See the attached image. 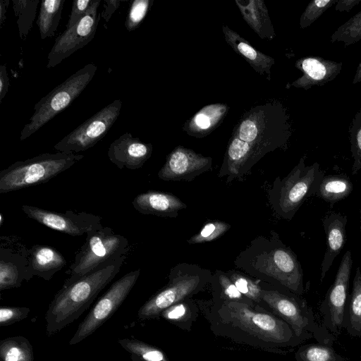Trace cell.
<instances>
[{
  "label": "cell",
  "instance_id": "obj_1",
  "mask_svg": "<svg viewBox=\"0 0 361 361\" xmlns=\"http://www.w3.org/2000/svg\"><path fill=\"white\" fill-rule=\"evenodd\" d=\"M291 135L286 108L279 102L253 106L235 126L218 176L238 178L266 154L283 147Z\"/></svg>",
  "mask_w": 361,
  "mask_h": 361
},
{
  "label": "cell",
  "instance_id": "obj_2",
  "mask_svg": "<svg viewBox=\"0 0 361 361\" xmlns=\"http://www.w3.org/2000/svg\"><path fill=\"white\" fill-rule=\"evenodd\" d=\"M126 255L67 285L62 286L45 314L46 334L52 336L73 322L118 273Z\"/></svg>",
  "mask_w": 361,
  "mask_h": 361
},
{
  "label": "cell",
  "instance_id": "obj_3",
  "mask_svg": "<svg viewBox=\"0 0 361 361\" xmlns=\"http://www.w3.org/2000/svg\"><path fill=\"white\" fill-rule=\"evenodd\" d=\"M240 258L245 262L236 263L252 275L274 281L298 295L304 293L301 264L293 251L279 239L272 238L271 244L257 247L254 245Z\"/></svg>",
  "mask_w": 361,
  "mask_h": 361
},
{
  "label": "cell",
  "instance_id": "obj_4",
  "mask_svg": "<svg viewBox=\"0 0 361 361\" xmlns=\"http://www.w3.org/2000/svg\"><path fill=\"white\" fill-rule=\"evenodd\" d=\"M219 313L226 323L265 343L285 347L304 342L282 319L253 305L224 301Z\"/></svg>",
  "mask_w": 361,
  "mask_h": 361
},
{
  "label": "cell",
  "instance_id": "obj_5",
  "mask_svg": "<svg viewBox=\"0 0 361 361\" xmlns=\"http://www.w3.org/2000/svg\"><path fill=\"white\" fill-rule=\"evenodd\" d=\"M83 157L84 155L78 154L44 153L16 161L0 171V194L46 183Z\"/></svg>",
  "mask_w": 361,
  "mask_h": 361
},
{
  "label": "cell",
  "instance_id": "obj_6",
  "mask_svg": "<svg viewBox=\"0 0 361 361\" xmlns=\"http://www.w3.org/2000/svg\"><path fill=\"white\" fill-rule=\"evenodd\" d=\"M68 271L67 286L99 269L111 264L129 251V242L112 228L102 226L88 232Z\"/></svg>",
  "mask_w": 361,
  "mask_h": 361
},
{
  "label": "cell",
  "instance_id": "obj_7",
  "mask_svg": "<svg viewBox=\"0 0 361 361\" xmlns=\"http://www.w3.org/2000/svg\"><path fill=\"white\" fill-rule=\"evenodd\" d=\"M324 176L317 162L305 165V156L283 178L277 177L270 192V202L281 218L290 220L305 200L316 195Z\"/></svg>",
  "mask_w": 361,
  "mask_h": 361
},
{
  "label": "cell",
  "instance_id": "obj_8",
  "mask_svg": "<svg viewBox=\"0 0 361 361\" xmlns=\"http://www.w3.org/2000/svg\"><path fill=\"white\" fill-rule=\"evenodd\" d=\"M262 302L273 314L286 322L295 336L305 341L314 338L319 343L331 344L334 336L315 320L313 312L303 298L288 289L262 290Z\"/></svg>",
  "mask_w": 361,
  "mask_h": 361
},
{
  "label": "cell",
  "instance_id": "obj_9",
  "mask_svg": "<svg viewBox=\"0 0 361 361\" xmlns=\"http://www.w3.org/2000/svg\"><path fill=\"white\" fill-rule=\"evenodd\" d=\"M97 66L88 63L57 85L34 106V112L20 132L23 141L58 114L63 111L81 94L94 76Z\"/></svg>",
  "mask_w": 361,
  "mask_h": 361
},
{
  "label": "cell",
  "instance_id": "obj_10",
  "mask_svg": "<svg viewBox=\"0 0 361 361\" xmlns=\"http://www.w3.org/2000/svg\"><path fill=\"white\" fill-rule=\"evenodd\" d=\"M209 275L200 267L187 264L171 269L168 284L141 306L138 319L157 318L167 308L200 291L208 282Z\"/></svg>",
  "mask_w": 361,
  "mask_h": 361
},
{
  "label": "cell",
  "instance_id": "obj_11",
  "mask_svg": "<svg viewBox=\"0 0 361 361\" xmlns=\"http://www.w3.org/2000/svg\"><path fill=\"white\" fill-rule=\"evenodd\" d=\"M140 274V269H138L126 274L114 282L79 324L69 345L81 342L113 316L135 285Z\"/></svg>",
  "mask_w": 361,
  "mask_h": 361
},
{
  "label": "cell",
  "instance_id": "obj_12",
  "mask_svg": "<svg viewBox=\"0 0 361 361\" xmlns=\"http://www.w3.org/2000/svg\"><path fill=\"white\" fill-rule=\"evenodd\" d=\"M121 106L120 99L113 101L63 137L54 145V149L75 154L92 147L107 134L118 119Z\"/></svg>",
  "mask_w": 361,
  "mask_h": 361
},
{
  "label": "cell",
  "instance_id": "obj_13",
  "mask_svg": "<svg viewBox=\"0 0 361 361\" xmlns=\"http://www.w3.org/2000/svg\"><path fill=\"white\" fill-rule=\"evenodd\" d=\"M100 3V0H94L86 14L56 37L47 56V68L55 67L93 39L101 18V13H97Z\"/></svg>",
  "mask_w": 361,
  "mask_h": 361
},
{
  "label": "cell",
  "instance_id": "obj_14",
  "mask_svg": "<svg viewBox=\"0 0 361 361\" xmlns=\"http://www.w3.org/2000/svg\"><path fill=\"white\" fill-rule=\"evenodd\" d=\"M353 259L350 250L343 256L332 285L320 305L323 326L331 333L338 334L343 327Z\"/></svg>",
  "mask_w": 361,
  "mask_h": 361
},
{
  "label": "cell",
  "instance_id": "obj_15",
  "mask_svg": "<svg viewBox=\"0 0 361 361\" xmlns=\"http://www.w3.org/2000/svg\"><path fill=\"white\" fill-rule=\"evenodd\" d=\"M23 212L38 223L63 233L78 236L102 227L99 216L85 212H59L44 209L35 206L23 204Z\"/></svg>",
  "mask_w": 361,
  "mask_h": 361
},
{
  "label": "cell",
  "instance_id": "obj_16",
  "mask_svg": "<svg viewBox=\"0 0 361 361\" xmlns=\"http://www.w3.org/2000/svg\"><path fill=\"white\" fill-rule=\"evenodd\" d=\"M212 166L211 157L178 146L168 155L165 164L158 172V177L164 180H191L209 171Z\"/></svg>",
  "mask_w": 361,
  "mask_h": 361
},
{
  "label": "cell",
  "instance_id": "obj_17",
  "mask_svg": "<svg viewBox=\"0 0 361 361\" xmlns=\"http://www.w3.org/2000/svg\"><path fill=\"white\" fill-rule=\"evenodd\" d=\"M342 66V62L317 56L300 58L295 61V66L302 75L292 83L288 84L286 88L295 87L307 90L313 86H323L339 75Z\"/></svg>",
  "mask_w": 361,
  "mask_h": 361
},
{
  "label": "cell",
  "instance_id": "obj_18",
  "mask_svg": "<svg viewBox=\"0 0 361 361\" xmlns=\"http://www.w3.org/2000/svg\"><path fill=\"white\" fill-rule=\"evenodd\" d=\"M152 149L151 143L126 133L110 144L107 156L118 169L135 170L141 168L151 157Z\"/></svg>",
  "mask_w": 361,
  "mask_h": 361
},
{
  "label": "cell",
  "instance_id": "obj_19",
  "mask_svg": "<svg viewBox=\"0 0 361 361\" xmlns=\"http://www.w3.org/2000/svg\"><path fill=\"white\" fill-rule=\"evenodd\" d=\"M345 215L332 212L322 220L326 234V249L321 264L320 280L322 281L335 258L342 251L346 241Z\"/></svg>",
  "mask_w": 361,
  "mask_h": 361
},
{
  "label": "cell",
  "instance_id": "obj_20",
  "mask_svg": "<svg viewBox=\"0 0 361 361\" xmlns=\"http://www.w3.org/2000/svg\"><path fill=\"white\" fill-rule=\"evenodd\" d=\"M133 207L143 214L176 217L186 204L173 194L149 190L137 195L132 201Z\"/></svg>",
  "mask_w": 361,
  "mask_h": 361
},
{
  "label": "cell",
  "instance_id": "obj_21",
  "mask_svg": "<svg viewBox=\"0 0 361 361\" xmlns=\"http://www.w3.org/2000/svg\"><path fill=\"white\" fill-rule=\"evenodd\" d=\"M29 272L34 276L49 281L66 265L64 257L55 248L35 245L27 250Z\"/></svg>",
  "mask_w": 361,
  "mask_h": 361
},
{
  "label": "cell",
  "instance_id": "obj_22",
  "mask_svg": "<svg viewBox=\"0 0 361 361\" xmlns=\"http://www.w3.org/2000/svg\"><path fill=\"white\" fill-rule=\"evenodd\" d=\"M27 254L22 255L1 248L0 290L18 288L24 280L29 281L32 279L29 272Z\"/></svg>",
  "mask_w": 361,
  "mask_h": 361
},
{
  "label": "cell",
  "instance_id": "obj_23",
  "mask_svg": "<svg viewBox=\"0 0 361 361\" xmlns=\"http://www.w3.org/2000/svg\"><path fill=\"white\" fill-rule=\"evenodd\" d=\"M226 42L235 52L242 56L247 62L260 75H266L271 78V68L274 59L255 49L245 38L231 30L226 25L222 26Z\"/></svg>",
  "mask_w": 361,
  "mask_h": 361
},
{
  "label": "cell",
  "instance_id": "obj_24",
  "mask_svg": "<svg viewBox=\"0 0 361 361\" xmlns=\"http://www.w3.org/2000/svg\"><path fill=\"white\" fill-rule=\"evenodd\" d=\"M235 2L243 19L262 39L271 40L276 36L264 1L235 0Z\"/></svg>",
  "mask_w": 361,
  "mask_h": 361
},
{
  "label": "cell",
  "instance_id": "obj_25",
  "mask_svg": "<svg viewBox=\"0 0 361 361\" xmlns=\"http://www.w3.org/2000/svg\"><path fill=\"white\" fill-rule=\"evenodd\" d=\"M228 110L225 104L205 106L185 123L183 130L191 136L204 137L220 123Z\"/></svg>",
  "mask_w": 361,
  "mask_h": 361
},
{
  "label": "cell",
  "instance_id": "obj_26",
  "mask_svg": "<svg viewBox=\"0 0 361 361\" xmlns=\"http://www.w3.org/2000/svg\"><path fill=\"white\" fill-rule=\"evenodd\" d=\"M353 189V183L347 176L328 175L322 178L316 196L329 203L332 207L334 204L349 196Z\"/></svg>",
  "mask_w": 361,
  "mask_h": 361
},
{
  "label": "cell",
  "instance_id": "obj_27",
  "mask_svg": "<svg viewBox=\"0 0 361 361\" xmlns=\"http://www.w3.org/2000/svg\"><path fill=\"white\" fill-rule=\"evenodd\" d=\"M36 22L41 39L54 36L57 30L65 0H42Z\"/></svg>",
  "mask_w": 361,
  "mask_h": 361
},
{
  "label": "cell",
  "instance_id": "obj_28",
  "mask_svg": "<svg viewBox=\"0 0 361 361\" xmlns=\"http://www.w3.org/2000/svg\"><path fill=\"white\" fill-rule=\"evenodd\" d=\"M348 316L343 326L353 337H361V270L358 267L353 281V288L348 304Z\"/></svg>",
  "mask_w": 361,
  "mask_h": 361
},
{
  "label": "cell",
  "instance_id": "obj_29",
  "mask_svg": "<svg viewBox=\"0 0 361 361\" xmlns=\"http://www.w3.org/2000/svg\"><path fill=\"white\" fill-rule=\"evenodd\" d=\"M1 361H34L33 348L29 340L21 336L0 341Z\"/></svg>",
  "mask_w": 361,
  "mask_h": 361
},
{
  "label": "cell",
  "instance_id": "obj_30",
  "mask_svg": "<svg viewBox=\"0 0 361 361\" xmlns=\"http://www.w3.org/2000/svg\"><path fill=\"white\" fill-rule=\"evenodd\" d=\"M19 36L25 40L32 27L39 0H13Z\"/></svg>",
  "mask_w": 361,
  "mask_h": 361
},
{
  "label": "cell",
  "instance_id": "obj_31",
  "mask_svg": "<svg viewBox=\"0 0 361 361\" xmlns=\"http://www.w3.org/2000/svg\"><path fill=\"white\" fill-rule=\"evenodd\" d=\"M297 361H346L331 344L311 343L301 345L295 355Z\"/></svg>",
  "mask_w": 361,
  "mask_h": 361
},
{
  "label": "cell",
  "instance_id": "obj_32",
  "mask_svg": "<svg viewBox=\"0 0 361 361\" xmlns=\"http://www.w3.org/2000/svg\"><path fill=\"white\" fill-rule=\"evenodd\" d=\"M118 342L130 355L145 361H169L161 350L143 341L135 338H122Z\"/></svg>",
  "mask_w": 361,
  "mask_h": 361
},
{
  "label": "cell",
  "instance_id": "obj_33",
  "mask_svg": "<svg viewBox=\"0 0 361 361\" xmlns=\"http://www.w3.org/2000/svg\"><path fill=\"white\" fill-rule=\"evenodd\" d=\"M360 39L361 10L338 27L330 38L331 42H343L345 47L357 43Z\"/></svg>",
  "mask_w": 361,
  "mask_h": 361
},
{
  "label": "cell",
  "instance_id": "obj_34",
  "mask_svg": "<svg viewBox=\"0 0 361 361\" xmlns=\"http://www.w3.org/2000/svg\"><path fill=\"white\" fill-rule=\"evenodd\" d=\"M350 152L353 158L352 174L361 169V108L353 117L348 128Z\"/></svg>",
  "mask_w": 361,
  "mask_h": 361
},
{
  "label": "cell",
  "instance_id": "obj_35",
  "mask_svg": "<svg viewBox=\"0 0 361 361\" xmlns=\"http://www.w3.org/2000/svg\"><path fill=\"white\" fill-rule=\"evenodd\" d=\"M235 284L238 290L254 303L262 302L261 287L249 277L235 271L226 274Z\"/></svg>",
  "mask_w": 361,
  "mask_h": 361
},
{
  "label": "cell",
  "instance_id": "obj_36",
  "mask_svg": "<svg viewBox=\"0 0 361 361\" xmlns=\"http://www.w3.org/2000/svg\"><path fill=\"white\" fill-rule=\"evenodd\" d=\"M231 228L230 224L220 221H212L204 225L196 235L188 240L190 244H200L219 238Z\"/></svg>",
  "mask_w": 361,
  "mask_h": 361
},
{
  "label": "cell",
  "instance_id": "obj_37",
  "mask_svg": "<svg viewBox=\"0 0 361 361\" xmlns=\"http://www.w3.org/2000/svg\"><path fill=\"white\" fill-rule=\"evenodd\" d=\"M338 0H312L300 18V27L305 29L314 23L327 9L336 4Z\"/></svg>",
  "mask_w": 361,
  "mask_h": 361
},
{
  "label": "cell",
  "instance_id": "obj_38",
  "mask_svg": "<svg viewBox=\"0 0 361 361\" xmlns=\"http://www.w3.org/2000/svg\"><path fill=\"white\" fill-rule=\"evenodd\" d=\"M152 3L150 0H135L131 3L124 23L128 31H133L139 26Z\"/></svg>",
  "mask_w": 361,
  "mask_h": 361
},
{
  "label": "cell",
  "instance_id": "obj_39",
  "mask_svg": "<svg viewBox=\"0 0 361 361\" xmlns=\"http://www.w3.org/2000/svg\"><path fill=\"white\" fill-rule=\"evenodd\" d=\"M219 283L224 301H235L246 303L250 305L253 302L245 297L236 288L229 277L224 273L218 274Z\"/></svg>",
  "mask_w": 361,
  "mask_h": 361
},
{
  "label": "cell",
  "instance_id": "obj_40",
  "mask_svg": "<svg viewBox=\"0 0 361 361\" xmlns=\"http://www.w3.org/2000/svg\"><path fill=\"white\" fill-rule=\"evenodd\" d=\"M30 311L26 307H1L0 326H9L27 318Z\"/></svg>",
  "mask_w": 361,
  "mask_h": 361
},
{
  "label": "cell",
  "instance_id": "obj_41",
  "mask_svg": "<svg viewBox=\"0 0 361 361\" xmlns=\"http://www.w3.org/2000/svg\"><path fill=\"white\" fill-rule=\"evenodd\" d=\"M93 1L94 0H75L73 2L66 29L74 26L86 14Z\"/></svg>",
  "mask_w": 361,
  "mask_h": 361
},
{
  "label": "cell",
  "instance_id": "obj_42",
  "mask_svg": "<svg viewBox=\"0 0 361 361\" xmlns=\"http://www.w3.org/2000/svg\"><path fill=\"white\" fill-rule=\"evenodd\" d=\"M188 312L186 304L181 302L165 310L161 316L167 320L175 322L184 319L187 316Z\"/></svg>",
  "mask_w": 361,
  "mask_h": 361
},
{
  "label": "cell",
  "instance_id": "obj_43",
  "mask_svg": "<svg viewBox=\"0 0 361 361\" xmlns=\"http://www.w3.org/2000/svg\"><path fill=\"white\" fill-rule=\"evenodd\" d=\"M121 1V0L104 1V10L101 13V16L104 20L106 24L109 23L112 15L118 8Z\"/></svg>",
  "mask_w": 361,
  "mask_h": 361
},
{
  "label": "cell",
  "instance_id": "obj_44",
  "mask_svg": "<svg viewBox=\"0 0 361 361\" xmlns=\"http://www.w3.org/2000/svg\"><path fill=\"white\" fill-rule=\"evenodd\" d=\"M9 87V78L7 73L6 66L2 64L0 66V103L2 102L6 96Z\"/></svg>",
  "mask_w": 361,
  "mask_h": 361
},
{
  "label": "cell",
  "instance_id": "obj_45",
  "mask_svg": "<svg viewBox=\"0 0 361 361\" xmlns=\"http://www.w3.org/2000/svg\"><path fill=\"white\" fill-rule=\"evenodd\" d=\"M361 0H338L335 4V10L339 12H350Z\"/></svg>",
  "mask_w": 361,
  "mask_h": 361
},
{
  "label": "cell",
  "instance_id": "obj_46",
  "mask_svg": "<svg viewBox=\"0 0 361 361\" xmlns=\"http://www.w3.org/2000/svg\"><path fill=\"white\" fill-rule=\"evenodd\" d=\"M9 0H1L0 1V24L1 27L4 23L6 20V13L7 11V8L9 4Z\"/></svg>",
  "mask_w": 361,
  "mask_h": 361
},
{
  "label": "cell",
  "instance_id": "obj_47",
  "mask_svg": "<svg viewBox=\"0 0 361 361\" xmlns=\"http://www.w3.org/2000/svg\"><path fill=\"white\" fill-rule=\"evenodd\" d=\"M360 82H361V61L359 63V64L356 68L352 83H353V85H356L357 83Z\"/></svg>",
  "mask_w": 361,
  "mask_h": 361
},
{
  "label": "cell",
  "instance_id": "obj_48",
  "mask_svg": "<svg viewBox=\"0 0 361 361\" xmlns=\"http://www.w3.org/2000/svg\"><path fill=\"white\" fill-rule=\"evenodd\" d=\"M130 358H131L132 361H145V360L140 359V357H138L137 356L133 355H130Z\"/></svg>",
  "mask_w": 361,
  "mask_h": 361
},
{
  "label": "cell",
  "instance_id": "obj_49",
  "mask_svg": "<svg viewBox=\"0 0 361 361\" xmlns=\"http://www.w3.org/2000/svg\"><path fill=\"white\" fill-rule=\"evenodd\" d=\"M3 219H4L3 214H0V224L1 225H2V224H3Z\"/></svg>",
  "mask_w": 361,
  "mask_h": 361
},
{
  "label": "cell",
  "instance_id": "obj_50",
  "mask_svg": "<svg viewBox=\"0 0 361 361\" xmlns=\"http://www.w3.org/2000/svg\"><path fill=\"white\" fill-rule=\"evenodd\" d=\"M360 240H361V209H360Z\"/></svg>",
  "mask_w": 361,
  "mask_h": 361
}]
</instances>
